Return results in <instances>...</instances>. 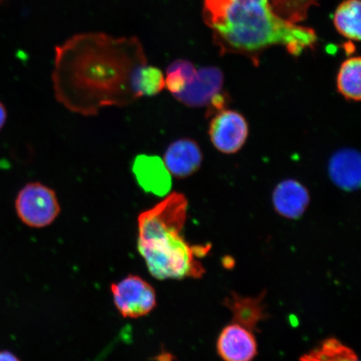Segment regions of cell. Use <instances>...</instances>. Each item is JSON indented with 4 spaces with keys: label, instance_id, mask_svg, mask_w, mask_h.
<instances>
[{
    "label": "cell",
    "instance_id": "obj_11",
    "mask_svg": "<svg viewBox=\"0 0 361 361\" xmlns=\"http://www.w3.org/2000/svg\"><path fill=\"white\" fill-rule=\"evenodd\" d=\"M164 162L170 174L178 178H185L200 169L202 153L193 140L180 139L166 149Z\"/></svg>",
    "mask_w": 361,
    "mask_h": 361
},
{
    "label": "cell",
    "instance_id": "obj_20",
    "mask_svg": "<svg viewBox=\"0 0 361 361\" xmlns=\"http://www.w3.org/2000/svg\"><path fill=\"white\" fill-rule=\"evenodd\" d=\"M7 117V113L6 108L3 106V104L0 102V130L3 128L4 123H6Z\"/></svg>",
    "mask_w": 361,
    "mask_h": 361
},
{
    "label": "cell",
    "instance_id": "obj_8",
    "mask_svg": "<svg viewBox=\"0 0 361 361\" xmlns=\"http://www.w3.org/2000/svg\"><path fill=\"white\" fill-rule=\"evenodd\" d=\"M216 349L224 361H252L258 354L254 332L235 323L228 324L221 332Z\"/></svg>",
    "mask_w": 361,
    "mask_h": 361
},
{
    "label": "cell",
    "instance_id": "obj_14",
    "mask_svg": "<svg viewBox=\"0 0 361 361\" xmlns=\"http://www.w3.org/2000/svg\"><path fill=\"white\" fill-rule=\"evenodd\" d=\"M360 0H345L336 8L334 24L338 32L346 39L360 42L361 29Z\"/></svg>",
    "mask_w": 361,
    "mask_h": 361
},
{
    "label": "cell",
    "instance_id": "obj_18",
    "mask_svg": "<svg viewBox=\"0 0 361 361\" xmlns=\"http://www.w3.org/2000/svg\"><path fill=\"white\" fill-rule=\"evenodd\" d=\"M165 87L164 75L160 69L148 64L142 68L139 79L142 97L156 96Z\"/></svg>",
    "mask_w": 361,
    "mask_h": 361
},
{
    "label": "cell",
    "instance_id": "obj_7",
    "mask_svg": "<svg viewBox=\"0 0 361 361\" xmlns=\"http://www.w3.org/2000/svg\"><path fill=\"white\" fill-rule=\"evenodd\" d=\"M224 78L218 67H202L197 70L195 78L178 94L175 99L189 107L207 106L222 92Z\"/></svg>",
    "mask_w": 361,
    "mask_h": 361
},
{
    "label": "cell",
    "instance_id": "obj_9",
    "mask_svg": "<svg viewBox=\"0 0 361 361\" xmlns=\"http://www.w3.org/2000/svg\"><path fill=\"white\" fill-rule=\"evenodd\" d=\"M133 171L139 186L146 192L158 197L169 192L171 175L159 157L138 155L133 161Z\"/></svg>",
    "mask_w": 361,
    "mask_h": 361
},
{
    "label": "cell",
    "instance_id": "obj_13",
    "mask_svg": "<svg viewBox=\"0 0 361 361\" xmlns=\"http://www.w3.org/2000/svg\"><path fill=\"white\" fill-rule=\"evenodd\" d=\"M264 297L265 293L256 298L243 297L233 293L226 298L224 305L232 312V323L255 333L259 323L267 319L264 305Z\"/></svg>",
    "mask_w": 361,
    "mask_h": 361
},
{
    "label": "cell",
    "instance_id": "obj_12",
    "mask_svg": "<svg viewBox=\"0 0 361 361\" xmlns=\"http://www.w3.org/2000/svg\"><path fill=\"white\" fill-rule=\"evenodd\" d=\"M310 192L303 184L288 179L279 183L273 193L275 211L283 218L299 219L310 205Z\"/></svg>",
    "mask_w": 361,
    "mask_h": 361
},
{
    "label": "cell",
    "instance_id": "obj_4",
    "mask_svg": "<svg viewBox=\"0 0 361 361\" xmlns=\"http://www.w3.org/2000/svg\"><path fill=\"white\" fill-rule=\"evenodd\" d=\"M16 207L22 222L31 228L51 225L61 213L56 193L39 183H31L18 194Z\"/></svg>",
    "mask_w": 361,
    "mask_h": 361
},
{
    "label": "cell",
    "instance_id": "obj_15",
    "mask_svg": "<svg viewBox=\"0 0 361 361\" xmlns=\"http://www.w3.org/2000/svg\"><path fill=\"white\" fill-rule=\"evenodd\" d=\"M337 89L347 100L361 99V60L351 57L342 63L337 75Z\"/></svg>",
    "mask_w": 361,
    "mask_h": 361
},
{
    "label": "cell",
    "instance_id": "obj_17",
    "mask_svg": "<svg viewBox=\"0 0 361 361\" xmlns=\"http://www.w3.org/2000/svg\"><path fill=\"white\" fill-rule=\"evenodd\" d=\"M197 69L192 62L178 60L171 63L166 70L165 87L173 94H178L195 78Z\"/></svg>",
    "mask_w": 361,
    "mask_h": 361
},
{
    "label": "cell",
    "instance_id": "obj_1",
    "mask_svg": "<svg viewBox=\"0 0 361 361\" xmlns=\"http://www.w3.org/2000/svg\"><path fill=\"white\" fill-rule=\"evenodd\" d=\"M147 65L135 37L76 35L56 48L54 92L66 109L96 116L104 107L128 106L141 98L140 74Z\"/></svg>",
    "mask_w": 361,
    "mask_h": 361
},
{
    "label": "cell",
    "instance_id": "obj_2",
    "mask_svg": "<svg viewBox=\"0 0 361 361\" xmlns=\"http://www.w3.org/2000/svg\"><path fill=\"white\" fill-rule=\"evenodd\" d=\"M318 0H204L202 16L224 53L252 58L273 45L293 56L313 48L314 30L300 25Z\"/></svg>",
    "mask_w": 361,
    "mask_h": 361
},
{
    "label": "cell",
    "instance_id": "obj_5",
    "mask_svg": "<svg viewBox=\"0 0 361 361\" xmlns=\"http://www.w3.org/2000/svg\"><path fill=\"white\" fill-rule=\"evenodd\" d=\"M111 292L116 309L125 318L142 317L156 307L154 288L137 275H129L123 281L113 283Z\"/></svg>",
    "mask_w": 361,
    "mask_h": 361
},
{
    "label": "cell",
    "instance_id": "obj_16",
    "mask_svg": "<svg viewBox=\"0 0 361 361\" xmlns=\"http://www.w3.org/2000/svg\"><path fill=\"white\" fill-rule=\"evenodd\" d=\"M301 361H360L355 352L336 338H329L302 356Z\"/></svg>",
    "mask_w": 361,
    "mask_h": 361
},
{
    "label": "cell",
    "instance_id": "obj_3",
    "mask_svg": "<svg viewBox=\"0 0 361 361\" xmlns=\"http://www.w3.org/2000/svg\"><path fill=\"white\" fill-rule=\"evenodd\" d=\"M188 202L173 192L138 216V250L149 272L159 281L200 279L205 273L197 256L207 247H194L182 236Z\"/></svg>",
    "mask_w": 361,
    "mask_h": 361
},
{
    "label": "cell",
    "instance_id": "obj_19",
    "mask_svg": "<svg viewBox=\"0 0 361 361\" xmlns=\"http://www.w3.org/2000/svg\"><path fill=\"white\" fill-rule=\"evenodd\" d=\"M0 361H20V360L11 352L0 351Z\"/></svg>",
    "mask_w": 361,
    "mask_h": 361
},
{
    "label": "cell",
    "instance_id": "obj_21",
    "mask_svg": "<svg viewBox=\"0 0 361 361\" xmlns=\"http://www.w3.org/2000/svg\"><path fill=\"white\" fill-rule=\"evenodd\" d=\"M0 1H1V0H0Z\"/></svg>",
    "mask_w": 361,
    "mask_h": 361
},
{
    "label": "cell",
    "instance_id": "obj_6",
    "mask_svg": "<svg viewBox=\"0 0 361 361\" xmlns=\"http://www.w3.org/2000/svg\"><path fill=\"white\" fill-rule=\"evenodd\" d=\"M209 137L214 147L224 154H233L245 145L248 137L245 117L233 110L215 114L209 126Z\"/></svg>",
    "mask_w": 361,
    "mask_h": 361
},
{
    "label": "cell",
    "instance_id": "obj_10",
    "mask_svg": "<svg viewBox=\"0 0 361 361\" xmlns=\"http://www.w3.org/2000/svg\"><path fill=\"white\" fill-rule=\"evenodd\" d=\"M329 178L338 188L355 192L360 188L361 157L356 149H340L331 157L328 165Z\"/></svg>",
    "mask_w": 361,
    "mask_h": 361
}]
</instances>
